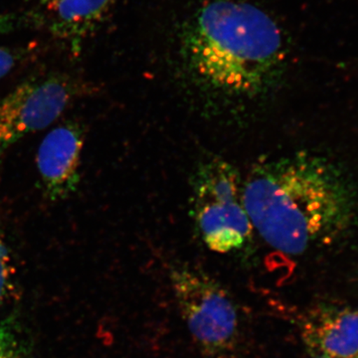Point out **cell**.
I'll return each mask as SVG.
<instances>
[{"label":"cell","instance_id":"4","mask_svg":"<svg viewBox=\"0 0 358 358\" xmlns=\"http://www.w3.org/2000/svg\"><path fill=\"white\" fill-rule=\"evenodd\" d=\"M179 312L200 352L208 358H231L240 339L236 303L210 275L189 266L169 272Z\"/></svg>","mask_w":358,"mask_h":358},{"label":"cell","instance_id":"11","mask_svg":"<svg viewBox=\"0 0 358 358\" xmlns=\"http://www.w3.org/2000/svg\"><path fill=\"white\" fill-rule=\"evenodd\" d=\"M0 358H20L15 339L7 327H0Z\"/></svg>","mask_w":358,"mask_h":358},{"label":"cell","instance_id":"13","mask_svg":"<svg viewBox=\"0 0 358 358\" xmlns=\"http://www.w3.org/2000/svg\"><path fill=\"white\" fill-rule=\"evenodd\" d=\"M308 350V355H310V357L308 358H334L331 357H329V355H326V353L320 352V350Z\"/></svg>","mask_w":358,"mask_h":358},{"label":"cell","instance_id":"14","mask_svg":"<svg viewBox=\"0 0 358 358\" xmlns=\"http://www.w3.org/2000/svg\"><path fill=\"white\" fill-rule=\"evenodd\" d=\"M352 358H358V355H355V357H352Z\"/></svg>","mask_w":358,"mask_h":358},{"label":"cell","instance_id":"2","mask_svg":"<svg viewBox=\"0 0 358 358\" xmlns=\"http://www.w3.org/2000/svg\"><path fill=\"white\" fill-rule=\"evenodd\" d=\"M179 54L186 74L200 89L251 100L279 81L287 47L281 28L260 7L213 0L183 25Z\"/></svg>","mask_w":358,"mask_h":358},{"label":"cell","instance_id":"7","mask_svg":"<svg viewBox=\"0 0 358 358\" xmlns=\"http://www.w3.org/2000/svg\"><path fill=\"white\" fill-rule=\"evenodd\" d=\"M117 0H38L29 13L31 24L44 26L75 56Z\"/></svg>","mask_w":358,"mask_h":358},{"label":"cell","instance_id":"5","mask_svg":"<svg viewBox=\"0 0 358 358\" xmlns=\"http://www.w3.org/2000/svg\"><path fill=\"white\" fill-rule=\"evenodd\" d=\"M81 89L74 78L53 73L31 78L0 99V159L21 138L53 124Z\"/></svg>","mask_w":358,"mask_h":358},{"label":"cell","instance_id":"8","mask_svg":"<svg viewBox=\"0 0 358 358\" xmlns=\"http://www.w3.org/2000/svg\"><path fill=\"white\" fill-rule=\"evenodd\" d=\"M308 350H317L334 358L358 355V308L322 303L310 310L303 324Z\"/></svg>","mask_w":358,"mask_h":358},{"label":"cell","instance_id":"12","mask_svg":"<svg viewBox=\"0 0 358 358\" xmlns=\"http://www.w3.org/2000/svg\"><path fill=\"white\" fill-rule=\"evenodd\" d=\"M9 258L6 245L0 237V301L6 293L9 280Z\"/></svg>","mask_w":358,"mask_h":358},{"label":"cell","instance_id":"6","mask_svg":"<svg viewBox=\"0 0 358 358\" xmlns=\"http://www.w3.org/2000/svg\"><path fill=\"white\" fill-rule=\"evenodd\" d=\"M83 127L66 122L45 136L37 154V169L46 196L65 199L76 192L84 147Z\"/></svg>","mask_w":358,"mask_h":358},{"label":"cell","instance_id":"1","mask_svg":"<svg viewBox=\"0 0 358 358\" xmlns=\"http://www.w3.org/2000/svg\"><path fill=\"white\" fill-rule=\"evenodd\" d=\"M243 199L264 241L292 256L341 236L357 208L341 169L303 152L257 164L243 183Z\"/></svg>","mask_w":358,"mask_h":358},{"label":"cell","instance_id":"3","mask_svg":"<svg viewBox=\"0 0 358 358\" xmlns=\"http://www.w3.org/2000/svg\"><path fill=\"white\" fill-rule=\"evenodd\" d=\"M192 205L199 236L211 251L230 253L251 236L243 183L236 167L226 160L214 157L200 164L192 179Z\"/></svg>","mask_w":358,"mask_h":358},{"label":"cell","instance_id":"9","mask_svg":"<svg viewBox=\"0 0 358 358\" xmlns=\"http://www.w3.org/2000/svg\"><path fill=\"white\" fill-rule=\"evenodd\" d=\"M26 54V49L0 47V79L9 74L22 61Z\"/></svg>","mask_w":358,"mask_h":358},{"label":"cell","instance_id":"10","mask_svg":"<svg viewBox=\"0 0 358 358\" xmlns=\"http://www.w3.org/2000/svg\"><path fill=\"white\" fill-rule=\"evenodd\" d=\"M27 24H31L29 13L25 15L17 13L0 14V34L13 32Z\"/></svg>","mask_w":358,"mask_h":358}]
</instances>
